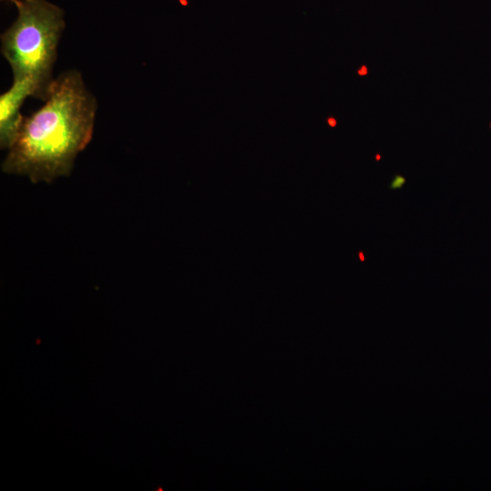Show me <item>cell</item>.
I'll list each match as a JSON object with an SVG mask.
<instances>
[{
    "label": "cell",
    "instance_id": "1",
    "mask_svg": "<svg viewBox=\"0 0 491 491\" xmlns=\"http://www.w3.org/2000/svg\"><path fill=\"white\" fill-rule=\"evenodd\" d=\"M44 102L23 117L2 163L3 172L26 175L33 183L70 175L77 155L92 139L97 110L95 95L75 69L54 79Z\"/></svg>",
    "mask_w": 491,
    "mask_h": 491
},
{
    "label": "cell",
    "instance_id": "2",
    "mask_svg": "<svg viewBox=\"0 0 491 491\" xmlns=\"http://www.w3.org/2000/svg\"><path fill=\"white\" fill-rule=\"evenodd\" d=\"M18 15L1 35V52L13 79L28 81L35 98L45 101L65 26V13L46 0H19Z\"/></svg>",
    "mask_w": 491,
    "mask_h": 491
},
{
    "label": "cell",
    "instance_id": "3",
    "mask_svg": "<svg viewBox=\"0 0 491 491\" xmlns=\"http://www.w3.org/2000/svg\"><path fill=\"white\" fill-rule=\"evenodd\" d=\"M27 96H34L31 84L13 79L12 86L0 96V145L9 149L15 142L24 115L20 109Z\"/></svg>",
    "mask_w": 491,
    "mask_h": 491
},
{
    "label": "cell",
    "instance_id": "4",
    "mask_svg": "<svg viewBox=\"0 0 491 491\" xmlns=\"http://www.w3.org/2000/svg\"><path fill=\"white\" fill-rule=\"evenodd\" d=\"M406 184V178L401 174H396L388 185L390 190L401 189Z\"/></svg>",
    "mask_w": 491,
    "mask_h": 491
},
{
    "label": "cell",
    "instance_id": "5",
    "mask_svg": "<svg viewBox=\"0 0 491 491\" xmlns=\"http://www.w3.org/2000/svg\"><path fill=\"white\" fill-rule=\"evenodd\" d=\"M356 73L360 76H365L368 75V68L366 65H362Z\"/></svg>",
    "mask_w": 491,
    "mask_h": 491
},
{
    "label": "cell",
    "instance_id": "6",
    "mask_svg": "<svg viewBox=\"0 0 491 491\" xmlns=\"http://www.w3.org/2000/svg\"><path fill=\"white\" fill-rule=\"evenodd\" d=\"M327 124L329 125V126L331 127H335L336 125V118L330 116L327 118Z\"/></svg>",
    "mask_w": 491,
    "mask_h": 491
},
{
    "label": "cell",
    "instance_id": "7",
    "mask_svg": "<svg viewBox=\"0 0 491 491\" xmlns=\"http://www.w3.org/2000/svg\"><path fill=\"white\" fill-rule=\"evenodd\" d=\"M358 256H359V259L361 262H364L365 261V254L363 251H358Z\"/></svg>",
    "mask_w": 491,
    "mask_h": 491
},
{
    "label": "cell",
    "instance_id": "8",
    "mask_svg": "<svg viewBox=\"0 0 491 491\" xmlns=\"http://www.w3.org/2000/svg\"><path fill=\"white\" fill-rule=\"evenodd\" d=\"M376 161H379L381 159V155L379 153L376 154Z\"/></svg>",
    "mask_w": 491,
    "mask_h": 491
},
{
    "label": "cell",
    "instance_id": "9",
    "mask_svg": "<svg viewBox=\"0 0 491 491\" xmlns=\"http://www.w3.org/2000/svg\"><path fill=\"white\" fill-rule=\"evenodd\" d=\"M11 1L12 3H14L15 5L18 4L19 0H9Z\"/></svg>",
    "mask_w": 491,
    "mask_h": 491
}]
</instances>
